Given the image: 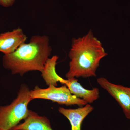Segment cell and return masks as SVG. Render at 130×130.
<instances>
[{
	"mask_svg": "<svg viewBox=\"0 0 130 130\" xmlns=\"http://www.w3.org/2000/svg\"><path fill=\"white\" fill-rule=\"evenodd\" d=\"M27 38L23 30L19 28L1 33L0 52L5 55L11 53L25 43Z\"/></svg>",
	"mask_w": 130,
	"mask_h": 130,
	"instance_id": "obj_6",
	"label": "cell"
},
{
	"mask_svg": "<svg viewBox=\"0 0 130 130\" xmlns=\"http://www.w3.org/2000/svg\"><path fill=\"white\" fill-rule=\"evenodd\" d=\"M32 100L42 99L50 100L59 105L66 106L77 105L84 106L88 104L84 100L77 97L71 93L66 85L60 87L50 85L46 89H42L38 86L31 90Z\"/></svg>",
	"mask_w": 130,
	"mask_h": 130,
	"instance_id": "obj_4",
	"label": "cell"
},
{
	"mask_svg": "<svg viewBox=\"0 0 130 130\" xmlns=\"http://www.w3.org/2000/svg\"><path fill=\"white\" fill-rule=\"evenodd\" d=\"M24 120L11 130H53L46 117L40 116L31 110Z\"/></svg>",
	"mask_w": 130,
	"mask_h": 130,
	"instance_id": "obj_9",
	"label": "cell"
},
{
	"mask_svg": "<svg viewBox=\"0 0 130 130\" xmlns=\"http://www.w3.org/2000/svg\"><path fill=\"white\" fill-rule=\"evenodd\" d=\"M51 51L48 36L35 35L29 42L23 43L11 53L4 55L3 65L13 74L23 76L34 71L42 72Z\"/></svg>",
	"mask_w": 130,
	"mask_h": 130,
	"instance_id": "obj_2",
	"label": "cell"
},
{
	"mask_svg": "<svg viewBox=\"0 0 130 130\" xmlns=\"http://www.w3.org/2000/svg\"><path fill=\"white\" fill-rule=\"evenodd\" d=\"M107 55L102 43L92 31L82 37L73 38L68 54L70 61L66 77L96 76L100 61Z\"/></svg>",
	"mask_w": 130,
	"mask_h": 130,
	"instance_id": "obj_1",
	"label": "cell"
},
{
	"mask_svg": "<svg viewBox=\"0 0 130 130\" xmlns=\"http://www.w3.org/2000/svg\"><path fill=\"white\" fill-rule=\"evenodd\" d=\"M94 107L89 104L77 109H66L60 107L58 111L70 121L71 130H81L82 123L85 118L93 111Z\"/></svg>",
	"mask_w": 130,
	"mask_h": 130,
	"instance_id": "obj_8",
	"label": "cell"
},
{
	"mask_svg": "<svg viewBox=\"0 0 130 130\" xmlns=\"http://www.w3.org/2000/svg\"><path fill=\"white\" fill-rule=\"evenodd\" d=\"M97 82L118 103L126 118L130 119V88L112 83L105 78H99Z\"/></svg>",
	"mask_w": 130,
	"mask_h": 130,
	"instance_id": "obj_5",
	"label": "cell"
},
{
	"mask_svg": "<svg viewBox=\"0 0 130 130\" xmlns=\"http://www.w3.org/2000/svg\"><path fill=\"white\" fill-rule=\"evenodd\" d=\"M59 57L54 55L49 58L44 66L41 76L48 86H57V83L59 82L61 77L56 73V66Z\"/></svg>",
	"mask_w": 130,
	"mask_h": 130,
	"instance_id": "obj_10",
	"label": "cell"
},
{
	"mask_svg": "<svg viewBox=\"0 0 130 130\" xmlns=\"http://www.w3.org/2000/svg\"><path fill=\"white\" fill-rule=\"evenodd\" d=\"M32 100L31 90L25 85H22L11 104L0 106V130H11L26 118L30 110L28 105Z\"/></svg>",
	"mask_w": 130,
	"mask_h": 130,
	"instance_id": "obj_3",
	"label": "cell"
},
{
	"mask_svg": "<svg viewBox=\"0 0 130 130\" xmlns=\"http://www.w3.org/2000/svg\"><path fill=\"white\" fill-rule=\"evenodd\" d=\"M15 0H0V5L4 7L11 6L14 4Z\"/></svg>",
	"mask_w": 130,
	"mask_h": 130,
	"instance_id": "obj_11",
	"label": "cell"
},
{
	"mask_svg": "<svg viewBox=\"0 0 130 130\" xmlns=\"http://www.w3.org/2000/svg\"><path fill=\"white\" fill-rule=\"evenodd\" d=\"M60 83L65 84L73 95L85 101L88 104L91 103L99 98L100 91L97 88L91 90L84 88L75 78L65 79L62 78Z\"/></svg>",
	"mask_w": 130,
	"mask_h": 130,
	"instance_id": "obj_7",
	"label": "cell"
}]
</instances>
